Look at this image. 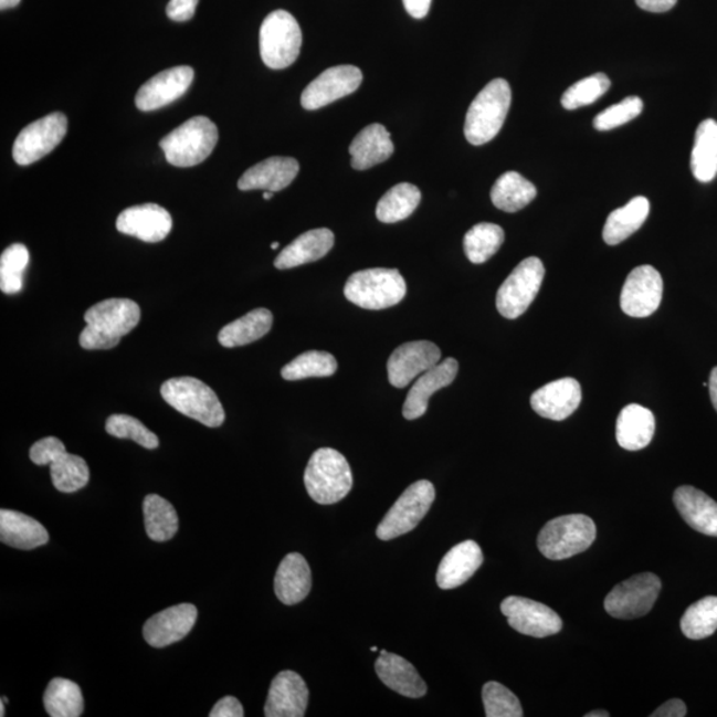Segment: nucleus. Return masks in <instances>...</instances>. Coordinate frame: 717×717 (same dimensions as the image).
<instances>
[{
	"label": "nucleus",
	"mask_w": 717,
	"mask_h": 717,
	"mask_svg": "<svg viewBox=\"0 0 717 717\" xmlns=\"http://www.w3.org/2000/svg\"><path fill=\"white\" fill-rule=\"evenodd\" d=\"M407 285L397 268H368L354 273L345 286L351 304L366 310H384L404 299Z\"/></svg>",
	"instance_id": "obj_5"
},
{
	"label": "nucleus",
	"mask_w": 717,
	"mask_h": 717,
	"mask_svg": "<svg viewBox=\"0 0 717 717\" xmlns=\"http://www.w3.org/2000/svg\"><path fill=\"white\" fill-rule=\"evenodd\" d=\"M393 150L390 131L384 125H368L351 143V166L357 170L370 169L390 159Z\"/></svg>",
	"instance_id": "obj_30"
},
{
	"label": "nucleus",
	"mask_w": 717,
	"mask_h": 717,
	"mask_svg": "<svg viewBox=\"0 0 717 717\" xmlns=\"http://www.w3.org/2000/svg\"><path fill=\"white\" fill-rule=\"evenodd\" d=\"M299 173V162L293 157H270L246 170L239 181L240 190H263V192H281L295 180Z\"/></svg>",
	"instance_id": "obj_24"
},
{
	"label": "nucleus",
	"mask_w": 717,
	"mask_h": 717,
	"mask_svg": "<svg viewBox=\"0 0 717 717\" xmlns=\"http://www.w3.org/2000/svg\"><path fill=\"white\" fill-rule=\"evenodd\" d=\"M313 587L312 569L299 552H291L282 559L274 580L276 597L283 604L293 607L310 594Z\"/></svg>",
	"instance_id": "obj_26"
},
{
	"label": "nucleus",
	"mask_w": 717,
	"mask_h": 717,
	"mask_svg": "<svg viewBox=\"0 0 717 717\" xmlns=\"http://www.w3.org/2000/svg\"><path fill=\"white\" fill-rule=\"evenodd\" d=\"M302 48V31L291 12L276 10L263 21L260 50L263 63L272 70H285L297 61Z\"/></svg>",
	"instance_id": "obj_8"
},
{
	"label": "nucleus",
	"mask_w": 717,
	"mask_h": 717,
	"mask_svg": "<svg viewBox=\"0 0 717 717\" xmlns=\"http://www.w3.org/2000/svg\"><path fill=\"white\" fill-rule=\"evenodd\" d=\"M141 319L140 306L131 299L110 298L98 302L84 314L87 327L81 334L78 344L84 350H110Z\"/></svg>",
	"instance_id": "obj_1"
},
{
	"label": "nucleus",
	"mask_w": 717,
	"mask_h": 717,
	"mask_svg": "<svg viewBox=\"0 0 717 717\" xmlns=\"http://www.w3.org/2000/svg\"><path fill=\"white\" fill-rule=\"evenodd\" d=\"M350 464L340 452L320 449L313 453L305 472V485L315 503L337 504L352 489Z\"/></svg>",
	"instance_id": "obj_4"
},
{
	"label": "nucleus",
	"mask_w": 717,
	"mask_h": 717,
	"mask_svg": "<svg viewBox=\"0 0 717 717\" xmlns=\"http://www.w3.org/2000/svg\"><path fill=\"white\" fill-rule=\"evenodd\" d=\"M172 226V215L156 203H144V205L125 209L116 221L118 232L148 243L166 240Z\"/></svg>",
	"instance_id": "obj_19"
},
{
	"label": "nucleus",
	"mask_w": 717,
	"mask_h": 717,
	"mask_svg": "<svg viewBox=\"0 0 717 717\" xmlns=\"http://www.w3.org/2000/svg\"><path fill=\"white\" fill-rule=\"evenodd\" d=\"M643 102L641 97L629 96L620 104L611 105L594 118V128L600 131H608L620 128L622 125L634 120L642 114Z\"/></svg>",
	"instance_id": "obj_47"
},
{
	"label": "nucleus",
	"mask_w": 717,
	"mask_h": 717,
	"mask_svg": "<svg viewBox=\"0 0 717 717\" xmlns=\"http://www.w3.org/2000/svg\"><path fill=\"white\" fill-rule=\"evenodd\" d=\"M435 497V486L426 479L408 486L379 524L378 538L381 541H391L412 531L430 512Z\"/></svg>",
	"instance_id": "obj_10"
},
{
	"label": "nucleus",
	"mask_w": 717,
	"mask_h": 717,
	"mask_svg": "<svg viewBox=\"0 0 717 717\" xmlns=\"http://www.w3.org/2000/svg\"><path fill=\"white\" fill-rule=\"evenodd\" d=\"M308 704L307 684L294 671H282L274 677L265 704L267 717H302Z\"/></svg>",
	"instance_id": "obj_22"
},
{
	"label": "nucleus",
	"mask_w": 717,
	"mask_h": 717,
	"mask_svg": "<svg viewBox=\"0 0 717 717\" xmlns=\"http://www.w3.org/2000/svg\"><path fill=\"white\" fill-rule=\"evenodd\" d=\"M484 562L483 550L475 541H464L446 552L439 565L436 581L440 589L451 590L470 581Z\"/></svg>",
	"instance_id": "obj_25"
},
{
	"label": "nucleus",
	"mask_w": 717,
	"mask_h": 717,
	"mask_svg": "<svg viewBox=\"0 0 717 717\" xmlns=\"http://www.w3.org/2000/svg\"><path fill=\"white\" fill-rule=\"evenodd\" d=\"M193 78L194 70L187 65L162 71L138 89L136 107L143 112L167 107L187 94Z\"/></svg>",
	"instance_id": "obj_18"
},
{
	"label": "nucleus",
	"mask_w": 717,
	"mask_h": 717,
	"mask_svg": "<svg viewBox=\"0 0 717 717\" xmlns=\"http://www.w3.org/2000/svg\"><path fill=\"white\" fill-rule=\"evenodd\" d=\"M278 247H280V242L272 243V249L273 250L278 249Z\"/></svg>",
	"instance_id": "obj_58"
},
{
	"label": "nucleus",
	"mask_w": 717,
	"mask_h": 717,
	"mask_svg": "<svg viewBox=\"0 0 717 717\" xmlns=\"http://www.w3.org/2000/svg\"><path fill=\"white\" fill-rule=\"evenodd\" d=\"M335 235L330 229L308 230L282 250L274 261V266L288 270L324 259L334 247Z\"/></svg>",
	"instance_id": "obj_29"
},
{
	"label": "nucleus",
	"mask_w": 717,
	"mask_h": 717,
	"mask_svg": "<svg viewBox=\"0 0 717 717\" xmlns=\"http://www.w3.org/2000/svg\"><path fill=\"white\" fill-rule=\"evenodd\" d=\"M363 82V74L355 65H337L321 72L307 85L300 97L302 107L317 110L354 94Z\"/></svg>",
	"instance_id": "obj_16"
},
{
	"label": "nucleus",
	"mask_w": 717,
	"mask_h": 717,
	"mask_svg": "<svg viewBox=\"0 0 717 717\" xmlns=\"http://www.w3.org/2000/svg\"><path fill=\"white\" fill-rule=\"evenodd\" d=\"M709 397L713 400V404L717 412V367L714 368L713 372L709 375Z\"/></svg>",
	"instance_id": "obj_53"
},
{
	"label": "nucleus",
	"mask_w": 717,
	"mask_h": 717,
	"mask_svg": "<svg viewBox=\"0 0 717 717\" xmlns=\"http://www.w3.org/2000/svg\"><path fill=\"white\" fill-rule=\"evenodd\" d=\"M371 651H372V653H377L378 647H377V646H372V647H371Z\"/></svg>",
	"instance_id": "obj_59"
},
{
	"label": "nucleus",
	"mask_w": 717,
	"mask_h": 717,
	"mask_svg": "<svg viewBox=\"0 0 717 717\" xmlns=\"http://www.w3.org/2000/svg\"><path fill=\"white\" fill-rule=\"evenodd\" d=\"M161 397L177 412L209 428L221 426L225 421V410L219 397L200 379H169L161 386Z\"/></svg>",
	"instance_id": "obj_6"
},
{
	"label": "nucleus",
	"mask_w": 717,
	"mask_h": 717,
	"mask_svg": "<svg viewBox=\"0 0 717 717\" xmlns=\"http://www.w3.org/2000/svg\"><path fill=\"white\" fill-rule=\"evenodd\" d=\"M8 702H9L8 697H2V703H0V716H2V717L6 715V713H4V704L8 703Z\"/></svg>",
	"instance_id": "obj_56"
},
{
	"label": "nucleus",
	"mask_w": 717,
	"mask_h": 717,
	"mask_svg": "<svg viewBox=\"0 0 717 717\" xmlns=\"http://www.w3.org/2000/svg\"><path fill=\"white\" fill-rule=\"evenodd\" d=\"M19 3H21V0H0V9L3 11L14 9Z\"/></svg>",
	"instance_id": "obj_54"
},
{
	"label": "nucleus",
	"mask_w": 717,
	"mask_h": 717,
	"mask_svg": "<svg viewBox=\"0 0 717 717\" xmlns=\"http://www.w3.org/2000/svg\"><path fill=\"white\" fill-rule=\"evenodd\" d=\"M636 4L644 11L649 12H667L674 9L677 0H635Z\"/></svg>",
	"instance_id": "obj_52"
},
{
	"label": "nucleus",
	"mask_w": 717,
	"mask_h": 717,
	"mask_svg": "<svg viewBox=\"0 0 717 717\" xmlns=\"http://www.w3.org/2000/svg\"><path fill=\"white\" fill-rule=\"evenodd\" d=\"M654 413L640 404L624 407L616 421V440L623 450L641 451L653 440Z\"/></svg>",
	"instance_id": "obj_32"
},
{
	"label": "nucleus",
	"mask_w": 717,
	"mask_h": 717,
	"mask_svg": "<svg viewBox=\"0 0 717 717\" xmlns=\"http://www.w3.org/2000/svg\"><path fill=\"white\" fill-rule=\"evenodd\" d=\"M338 370V361L326 351H307L282 368V378L287 381L308 378L333 377Z\"/></svg>",
	"instance_id": "obj_41"
},
{
	"label": "nucleus",
	"mask_w": 717,
	"mask_h": 717,
	"mask_svg": "<svg viewBox=\"0 0 717 717\" xmlns=\"http://www.w3.org/2000/svg\"><path fill=\"white\" fill-rule=\"evenodd\" d=\"M662 297L661 273L653 266L643 265L634 268L624 282L621 307L629 317L646 318L660 308Z\"/></svg>",
	"instance_id": "obj_14"
},
{
	"label": "nucleus",
	"mask_w": 717,
	"mask_h": 717,
	"mask_svg": "<svg viewBox=\"0 0 717 717\" xmlns=\"http://www.w3.org/2000/svg\"><path fill=\"white\" fill-rule=\"evenodd\" d=\"M593 519L584 515H570L551 519L539 531V551L551 561H562L587 551L595 541Z\"/></svg>",
	"instance_id": "obj_7"
},
{
	"label": "nucleus",
	"mask_w": 717,
	"mask_h": 717,
	"mask_svg": "<svg viewBox=\"0 0 717 717\" xmlns=\"http://www.w3.org/2000/svg\"><path fill=\"white\" fill-rule=\"evenodd\" d=\"M442 361L440 348L428 340L410 341L401 345L388 359V380L393 387L405 388Z\"/></svg>",
	"instance_id": "obj_17"
},
{
	"label": "nucleus",
	"mask_w": 717,
	"mask_h": 717,
	"mask_svg": "<svg viewBox=\"0 0 717 717\" xmlns=\"http://www.w3.org/2000/svg\"><path fill=\"white\" fill-rule=\"evenodd\" d=\"M545 267L537 256L524 260L497 292V310L506 319H517L528 310L542 286Z\"/></svg>",
	"instance_id": "obj_11"
},
{
	"label": "nucleus",
	"mask_w": 717,
	"mask_h": 717,
	"mask_svg": "<svg viewBox=\"0 0 717 717\" xmlns=\"http://www.w3.org/2000/svg\"><path fill=\"white\" fill-rule=\"evenodd\" d=\"M512 89L504 78H495L479 92L466 114L464 134L472 146H484L495 138L508 116Z\"/></svg>",
	"instance_id": "obj_2"
},
{
	"label": "nucleus",
	"mask_w": 717,
	"mask_h": 717,
	"mask_svg": "<svg viewBox=\"0 0 717 717\" xmlns=\"http://www.w3.org/2000/svg\"><path fill=\"white\" fill-rule=\"evenodd\" d=\"M243 715L245 713H243L242 704L234 696H226L217 702L212 713L209 714L210 717H243Z\"/></svg>",
	"instance_id": "obj_49"
},
{
	"label": "nucleus",
	"mask_w": 717,
	"mask_h": 717,
	"mask_svg": "<svg viewBox=\"0 0 717 717\" xmlns=\"http://www.w3.org/2000/svg\"><path fill=\"white\" fill-rule=\"evenodd\" d=\"M404 8L412 18L423 19L430 12L432 0H403Z\"/></svg>",
	"instance_id": "obj_51"
},
{
	"label": "nucleus",
	"mask_w": 717,
	"mask_h": 717,
	"mask_svg": "<svg viewBox=\"0 0 717 717\" xmlns=\"http://www.w3.org/2000/svg\"><path fill=\"white\" fill-rule=\"evenodd\" d=\"M29 262L30 252L23 243H14L6 249L0 256V291L9 295L21 293Z\"/></svg>",
	"instance_id": "obj_43"
},
{
	"label": "nucleus",
	"mask_w": 717,
	"mask_h": 717,
	"mask_svg": "<svg viewBox=\"0 0 717 717\" xmlns=\"http://www.w3.org/2000/svg\"><path fill=\"white\" fill-rule=\"evenodd\" d=\"M485 715L488 717H523L518 697L502 683L488 682L483 688Z\"/></svg>",
	"instance_id": "obj_46"
},
{
	"label": "nucleus",
	"mask_w": 717,
	"mask_h": 717,
	"mask_svg": "<svg viewBox=\"0 0 717 717\" xmlns=\"http://www.w3.org/2000/svg\"><path fill=\"white\" fill-rule=\"evenodd\" d=\"M650 214L646 197H635L628 205L614 210L603 228V240L610 246L620 245L640 230Z\"/></svg>",
	"instance_id": "obj_33"
},
{
	"label": "nucleus",
	"mask_w": 717,
	"mask_h": 717,
	"mask_svg": "<svg viewBox=\"0 0 717 717\" xmlns=\"http://www.w3.org/2000/svg\"><path fill=\"white\" fill-rule=\"evenodd\" d=\"M273 196V192H263V199H265L266 201L272 200Z\"/></svg>",
	"instance_id": "obj_57"
},
{
	"label": "nucleus",
	"mask_w": 717,
	"mask_h": 717,
	"mask_svg": "<svg viewBox=\"0 0 717 717\" xmlns=\"http://www.w3.org/2000/svg\"><path fill=\"white\" fill-rule=\"evenodd\" d=\"M421 192L412 183H398L381 197L377 207L380 222L397 223L404 221L419 207Z\"/></svg>",
	"instance_id": "obj_39"
},
{
	"label": "nucleus",
	"mask_w": 717,
	"mask_h": 717,
	"mask_svg": "<svg viewBox=\"0 0 717 717\" xmlns=\"http://www.w3.org/2000/svg\"><path fill=\"white\" fill-rule=\"evenodd\" d=\"M147 535L156 542H167L179 530V516L175 506L157 495H149L143 504Z\"/></svg>",
	"instance_id": "obj_37"
},
{
	"label": "nucleus",
	"mask_w": 717,
	"mask_h": 717,
	"mask_svg": "<svg viewBox=\"0 0 717 717\" xmlns=\"http://www.w3.org/2000/svg\"><path fill=\"white\" fill-rule=\"evenodd\" d=\"M67 116L54 112L31 123L17 137L12 157L18 166H31L54 150L67 134Z\"/></svg>",
	"instance_id": "obj_13"
},
{
	"label": "nucleus",
	"mask_w": 717,
	"mask_h": 717,
	"mask_svg": "<svg viewBox=\"0 0 717 717\" xmlns=\"http://www.w3.org/2000/svg\"><path fill=\"white\" fill-rule=\"evenodd\" d=\"M505 233L496 223L483 222L473 226L464 236L465 254L472 263H484L502 247Z\"/></svg>",
	"instance_id": "obj_40"
},
{
	"label": "nucleus",
	"mask_w": 717,
	"mask_h": 717,
	"mask_svg": "<svg viewBox=\"0 0 717 717\" xmlns=\"http://www.w3.org/2000/svg\"><path fill=\"white\" fill-rule=\"evenodd\" d=\"M105 431L108 435L117 439L134 440L138 445L147 450L159 449L160 440L152 431H149L140 420L128 417V414H112L105 423Z\"/></svg>",
	"instance_id": "obj_45"
},
{
	"label": "nucleus",
	"mask_w": 717,
	"mask_h": 717,
	"mask_svg": "<svg viewBox=\"0 0 717 717\" xmlns=\"http://www.w3.org/2000/svg\"><path fill=\"white\" fill-rule=\"evenodd\" d=\"M0 539L11 548L32 550L49 542L48 529L36 519L15 510H0Z\"/></svg>",
	"instance_id": "obj_31"
},
{
	"label": "nucleus",
	"mask_w": 717,
	"mask_h": 717,
	"mask_svg": "<svg viewBox=\"0 0 717 717\" xmlns=\"http://www.w3.org/2000/svg\"><path fill=\"white\" fill-rule=\"evenodd\" d=\"M200 0H170L167 6V15L175 22H188L196 14Z\"/></svg>",
	"instance_id": "obj_48"
},
{
	"label": "nucleus",
	"mask_w": 717,
	"mask_h": 717,
	"mask_svg": "<svg viewBox=\"0 0 717 717\" xmlns=\"http://www.w3.org/2000/svg\"><path fill=\"white\" fill-rule=\"evenodd\" d=\"M375 671L379 679L388 688L411 699H419L426 694V684L419 675L413 664L397 654L380 651V656L375 663Z\"/></svg>",
	"instance_id": "obj_27"
},
{
	"label": "nucleus",
	"mask_w": 717,
	"mask_h": 717,
	"mask_svg": "<svg viewBox=\"0 0 717 717\" xmlns=\"http://www.w3.org/2000/svg\"><path fill=\"white\" fill-rule=\"evenodd\" d=\"M537 189L517 172H506L492 188L493 205L506 213H516L536 199Z\"/></svg>",
	"instance_id": "obj_36"
},
{
	"label": "nucleus",
	"mask_w": 717,
	"mask_h": 717,
	"mask_svg": "<svg viewBox=\"0 0 717 717\" xmlns=\"http://www.w3.org/2000/svg\"><path fill=\"white\" fill-rule=\"evenodd\" d=\"M690 170L697 181L707 183L717 176V123L707 118L696 129Z\"/></svg>",
	"instance_id": "obj_35"
},
{
	"label": "nucleus",
	"mask_w": 717,
	"mask_h": 717,
	"mask_svg": "<svg viewBox=\"0 0 717 717\" xmlns=\"http://www.w3.org/2000/svg\"><path fill=\"white\" fill-rule=\"evenodd\" d=\"M610 87L611 82L608 75L595 74L584 77L565 92L561 101L562 107L568 110L587 107V105L600 101Z\"/></svg>",
	"instance_id": "obj_44"
},
{
	"label": "nucleus",
	"mask_w": 717,
	"mask_h": 717,
	"mask_svg": "<svg viewBox=\"0 0 717 717\" xmlns=\"http://www.w3.org/2000/svg\"><path fill=\"white\" fill-rule=\"evenodd\" d=\"M582 401V388L576 379L551 381L531 394L530 404L539 417L562 421L578 410Z\"/></svg>",
	"instance_id": "obj_21"
},
{
	"label": "nucleus",
	"mask_w": 717,
	"mask_h": 717,
	"mask_svg": "<svg viewBox=\"0 0 717 717\" xmlns=\"http://www.w3.org/2000/svg\"><path fill=\"white\" fill-rule=\"evenodd\" d=\"M503 614L510 628L533 637L556 635L562 630V620L544 603L523 597H509L502 603Z\"/></svg>",
	"instance_id": "obj_15"
},
{
	"label": "nucleus",
	"mask_w": 717,
	"mask_h": 717,
	"mask_svg": "<svg viewBox=\"0 0 717 717\" xmlns=\"http://www.w3.org/2000/svg\"><path fill=\"white\" fill-rule=\"evenodd\" d=\"M674 503L690 528L703 535L717 537V503L706 493L684 485L675 491Z\"/></svg>",
	"instance_id": "obj_28"
},
{
	"label": "nucleus",
	"mask_w": 717,
	"mask_h": 717,
	"mask_svg": "<svg viewBox=\"0 0 717 717\" xmlns=\"http://www.w3.org/2000/svg\"><path fill=\"white\" fill-rule=\"evenodd\" d=\"M610 714L607 713V710H594V713H590L587 715V717H609Z\"/></svg>",
	"instance_id": "obj_55"
},
{
	"label": "nucleus",
	"mask_w": 717,
	"mask_h": 717,
	"mask_svg": "<svg viewBox=\"0 0 717 717\" xmlns=\"http://www.w3.org/2000/svg\"><path fill=\"white\" fill-rule=\"evenodd\" d=\"M273 314L267 308H255L222 328L219 341L222 347H242L265 337L273 327Z\"/></svg>",
	"instance_id": "obj_34"
},
{
	"label": "nucleus",
	"mask_w": 717,
	"mask_h": 717,
	"mask_svg": "<svg viewBox=\"0 0 717 717\" xmlns=\"http://www.w3.org/2000/svg\"><path fill=\"white\" fill-rule=\"evenodd\" d=\"M219 128L205 116H196L162 138L160 147L170 166H199L212 155L219 143Z\"/></svg>",
	"instance_id": "obj_3"
},
{
	"label": "nucleus",
	"mask_w": 717,
	"mask_h": 717,
	"mask_svg": "<svg viewBox=\"0 0 717 717\" xmlns=\"http://www.w3.org/2000/svg\"><path fill=\"white\" fill-rule=\"evenodd\" d=\"M681 628L689 640L700 641L715 634L717 630V597H706L697 601L684 613Z\"/></svg>",
	"instance_id": "obj_42"
},
{
	"label": "nucleus",
	"mask_w": 717,
	"mask_h": 717,
	"mask_svg": "<svg viewBox=\"0 0 717 717\" xmlns=\"http://www.w3.org/2000/svg\"><path fill=\"white\" fill-rule=\"evenodd\" d=\"M199 611L193 604L181 603L150 616L143 634L150 646L162 649L180 642L194 628Z\"/></svg>",
	"instance_id": "obj_20"
},
{
	"label": "nucleus",
	"mask_w": 717,
	"mask_h": 717,
	"mask_svg": "<svg viewBox=\"0 0 717 717\" xmlns=\"http://www.w3.org/2000/svg\"><path fill=\"white\" fill-rule=\"evenodd\" d=\"M458 363L456 359L446 358L431 370L421 373L408 392L403 407V417L407 420H417L424 417L432 394L442 388L449 387L456 379Z\"/></svg>",
	"instance_id": "obj_23"
},
{
	"label": "nucleus",
	"mask_w": 717,
	"mask_h": 717,
	"mask_svg": "<svg viewBox=\"0 0 717 717\" xmlns=\"http://www.w3.org/2000/svg\"><path fill=\"white\" fill-rule=\"evenodd\" d=\"M44 707L51 717H78L83 715L84 699L76 683L55 677L44 694Z\"/></svg>",
	"instance_id": "obj_38"
},
{
	"label": "nucleus",
	"mask_w": 717,
	"mask_h": 717,
	"mask_svg": "<svg viewBox=\"0 0 717 717\" xmlns=\"http://www.w3.org/2000/svg\"><path fill=\"white\" fill-rule=\"evenodd\" d=\"M30 458L39 466L50 465L52 484L59 492L74 493L89 482L88 464L83 457L65 451L62 440L57 437L39 440L31 446Z\"/></svg>",
	"instance_id": "obj_9"
},
{
	"label": "nucleus",
	"mask_w": 717,
	"mask_h": 717,
	"mask_svg": "<svg viewBox=\"0 0 717 717\" xmlns=\"http://www.w3.org/2000/svg\"><path fill=\"white\" fill-rule=\"evenodd\" d=\"M661 589L660 577L653 572H642L616 584L604 600V609L618 620H635L650 613Z\"/></svg>",
	"instance_id": "obj_12"
},
{
	"label": "nucleus",
	"mask_w": 717,
	"mask_h": 717,
	"mask_svg": "<svg viewBox=\"0 0 717 717\" xmlns=\"http://www.w3.org/2000/svg\"><path fill=\"white\" fill-rule=\"evenodd\" d=\"M687 715V707L681 699L668 700L651 714V717H684Z\"/></svg>",
	"instance_id": "obj_50"
}]
</instances>
